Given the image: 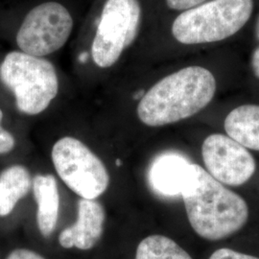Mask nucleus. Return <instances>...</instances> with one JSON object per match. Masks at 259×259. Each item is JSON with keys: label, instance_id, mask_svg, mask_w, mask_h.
Here are the masks:
<instances>
[{"label": "nucleus", "instance_id": "nucleus-1", "mask_svg": "<svg viewBox=\"0 0 259 259\" xmlns=\"http://www.w3.org/2000/svg\"><path fill=\"white\" fill-rule=\"evenodd\" d=\"M216 87V79L207 68H182L145 93L137 110L139 120L149 127H161L189 118L212 101Z\"/></svg>", "mask_w": 259, "mask_h": 259}, {"label": "nucleus", "instance_id": "nucleus-2", "mask_svg": "<svg viewBox=\"0 0 259 259\" xmlns=\"http://www.w3.org/2000/svg\"><path fill=\"white\" fill-rule=\"evenodd\" d=\"M194 184L182 195L187 218L194 232L205 240L232 236L249 219L246 201L195 164Z\"/></svg>", "mask_w": 259, "mask_h": 259}, {"label": "nucleus", "instance_id": "nucleus-3", "mask_svg": "<svg viewBox=\"0 0 259 259\" xmlns=\"http://www.w3.org/2000/svg\"><path fill=\"white\" fill-rule=\"evenodd\" d=\"M252 11L253 0H210L179 15L172 34L187 46L218 42L238 33Z\"/></svg>", "mask_w": 259, "mask_h": 259}, {"label": "nucleus", "instance_id": "nucleus-4", "mask_svg": "<svg viewBox=\"0 0 259 259\" xmlns=\"http://www.w3.org/2000/svg\"><path fill=\"white\" fill-rule=\"evenodd\" d=\"M0 80L15 94L18 110L29 115L46 111L59 92L54 65L22 51L10 52L4 58Z\"/></svg>", "mask_w": 259, "mask_h": 259}, {"label": "nucleus", "instance_id": "nucleus-5", "mask_svg": "<svg viewBox=\"0 0 259 259\" xmlns=\"http://www.w3.org/2000/svg\"><path fill=\"white\" fill-rule=\"evenodd\" d=\"M51 157L57 174L82 199L95 200L108 189L110 175L107 168L79 139L71 137L59 139Z\"/></svg>", "mask_w": 259, "mask_h": 259}, {"label": "nucleus", "instance_id": "nucleus-6", "mask_svg": "<svg viewBox=\"0 0 259 259\" xmlns=\"http://www.w3.org/2000/svg\"><path fill=\"white\" fill-rule=\"evenodd\" d=\"M140 19L139 0H107L93 39L94 63L102 68L114 65L136 39Z\"/></svg>", "mask_w": 259, "mask_h": 259}, {"label": "nucleus", "instance_id": "nucleus-7", "mask_svg": "<svg viewBox=\"0 0 259 259\" xmlns=\"http://www.w3.org/2000/svg\"><path fill=\"white\" fill-rule=\"evenodd\" d=\"M73 19L60 3L46 2L31 10L17 35L22 52L42 57L64 47L71 34Z\"/></svg>", "mask_w": 259, "mask_h": 259}, {"label": "nucleus", "instance_id": "nucleus-8", "mask_svg": "<svg viewBox=\"0 0 259 259\" xmlns=\"http://www.w3.org/2000/svg\"><path fill=\"white\" fill-rule=\"evenodd\" d=\"M202 156L206 172L223 185H244L256 169L255 160L247 148L222 134H213L204 139Z\"/></svg>", "mask_w": 259, "mask_h": 259}, {"label": "nucleus", "instance_id": "nucleus-9", "mask_svg": "<svg viewBox=\"0 0 259 259\" xmlns=\"http://www.w3.org/2000/svg\"><path fill=\"white\" fill-rule=\"evenodd\" d=\"M195 179V163L176 153H166L156 157L149 170L152 188L167 197L182 196L193 185Z\"/></svg>", "mask_w": 259, "mask_h": 259}, {"label": "nucleus", "instance_id": "nucleus-10", "mask_svg": "<svg viewBox=\"0 0 259 259\" xmlns=\"http://www.w3.org/2000/svg\"><path fill=\"white\" fill-rule=\"evenodd\" d=\"M105 219L102 204L95 200L81 198L78 202L77 220L60 233V245L65 249H93L102 236Z\"/></svg>", "mask_w": 259, "mask_h": 259}, {"label": "nucleus", "instance_id": "nucleus-11", "mask_svg": "<svg viewBox=\"0 0 259 259\" xmlns=\"http://www.w3.org/2000/svg\"><path fill=\"white\" fill-rule=\"evenodd\" d=\"M33 192L37 204V223L42 236L48 237L55 231L59 211L60 193L55 177L38 174L33 179Z\"/></svg>", "mask_w": 259, "mask_h": 259}, {"label": "nucleus", "instance_id": "nucleus-12", "mask_svg": "<svg viewBox=\"0 0 259 259\" xmlns=\"http://www.w3.org/2000/svg\"><path fill=\"white\" fill-rule=\"evenodd\" d=\"M227 135L245 148L259 151V105H242L225 119Z\"/></svg>", "mask_w": 259, "mask_h": 259}, {"label": "nucleus", "instance_id": "nucleus-13", "mask_svg": "<svg viewBox=\"0 0 259 259\" xmlns=\"http://www.w3.org/2000/svg\"><path fill=\"white\" fill-rule=\"evenodd\" d=\"M31 186L32 180L26 167L13 165L3 170L0 174V217L9 215Z\"/></svg>", "mask_w": 259, "mask_h": 259}, {"label": "nucleus", "instance_id": "nucleus-14", "mask_svg": "<svg viewBox=\"0 0 259 259\" xmlns=\"http://www.w3.org/2000/svg\"><path fill=\"white\" fill-rule=\"evenodd\" d=\"M136 259H193L175 241L163 235H150L139 243Z\"/></svg>", "mask_w": 259, "mask_h": 259}, {"label": "nucleus", "instance_id": "nucleus-15", "mask_svg": "<svg viewBox=\"0 0 259 259\" xmlns=\"http://www.w3.org/2000/svg\"><path fill=\"white\" fill-rule=\"evenodd\" d=\"M3 112L0 110V155L8 154L15 147V139L7 130L1 126Z\"/></svg>", "mask_w": 259, "mask_h": 259}, {"label": "nucleus", "instance_id": "nucleus-16", "mask_svg": "<svg viewBox=\"0 0 259 259\" xmlns=\"http://www.w3.org/2000/svg\"><path fill=\"white\" fill-rule=\"evenodd\" d=\"M208 259H259L256 256L242 253L239 251L228 249V248H222L219 250H215L210 257Z\"/></svg>", "mask_w": 259, "mask_h": 259}, {"label": "nucleus", "instance_id": "nucleus-17", "mask_svg": "<svg viewBox=\"0 0 259 259\" xmlns=\"http://www.w3.org/2000/svg\"><path fill=\"white\" fill-rule=\"evenodd\" d=\"M205 2V0H166L167 6L175 11H187Z\"/></svg>", "mask_w": 259, "mask_h": 259}, {"label": "nucleus", "instance_id": "nucleus-18", "mask_svg": "<svg viewBox=\"0 0 259 259\" xmlns=\"http://www.w3.org/2000/svg\"><path fill=\"white\" fill-rule=\"evenodd\" d=\"M7 259H45L40 254L33 250L26 249H17L13 250Z\"/></svg>", "mask_w": 259, "mask_h": 259}, {"label": "nucleus", "instance_id": "nucleus-19", "mask_svg": "<svg viewBox=\"0 0 259 259\" xmlns=\"http://www.w3.org/2000/svg\"><path fill=\"white\" fill-rule=\"evenodd\" d=\"M250 65H251L253 74L255 75V77L259 79V47H256L254 49V51L252 52Z\"/></svg>", "mask_w": 259, "mask_h": 259}, {"label": "nucleus", "instance_id": "nucleus-20", "mask_svg": "<svg viewBox=\"0 0 259 259\" xmlns=\"http://www.w3.org/2000/svg\"><path fill=\"white\" fill-rule=\"evenodd\" d=\"M144 94H145V92L143 90H140L135 94V99H141L144 96Z\"/></svg>", "mask_w": 259, "mask_h": 259}, {"label": "nucleus", "instance_id": "nucleus-21", "mask_svg": "<svg viewBox=\"0 0 259 259\" xmlns=\"http://www.w3.org/2000/svg\"><path fill=\"white\" fill-rule=\"evenodd\" d=\"M255 37L259 40V15L257 20H256V23H255Z\"/></svg>", "mask_w": 259, "mask_h": 259}, {"label": "nucleus", "instance_id": "nucleus-22", "mask_svg": "<svg viewBox=\"0 0 259 259\" xmlns=\"http://www.w3.org/2000/svg\"><path fill=\"white\" fill-rule=\"evenodd\" d=\"M116 165H121L120 160H118V159H117V160H116Z\"/></svg>", "mask_w": 259, "mask_h": 259}]
</instances>
